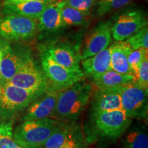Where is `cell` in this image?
Here are the masks:
<instances>
[{
  "instance_id": "31",
  "label": "cell",
  "mask_w": 148,
  "mask_h": 148,
  "mask_svg": "<svg viewBox=\"0 0 148 148\" xmlns=\"http://www.w3.org/2000/svg\"><path fill=\"white\" fill-rule=\"evenodd\" d=\"M53 1V0H4L3 4H8V3H14L18 2H23V1Z\"/></svg>"
},
{
  "instance_id": "18",
  "label": "cell",
  "mask_w": 148,
  "mask_h": 148,
  "mask_svg": "<svg viewBox=\"0 0 148 148\" xmlns=\"http://www.w3.org/2000/svg\"><path fill=\"white\" fill-rule=\"evenodd\" d=\"M80 62L84 76L90 78L110 70V45L96 54L81 60Z\"/></svg>"
},
{
  "instance_id": "6",
  "label": "cell",
  "mask_w": 148,
  "mask_h": 148,
  "mask_svg": "<svg viewBox=\"0 0 148 148\" xmlns=\"http://www.w3.org/2000/svg\"><path fill=\"white\" fill-rule=\"evenodd\" d=\"M95 132L103 137L116 139L122 136L132 123L123 109L92 114Z\"/></svg>"
},
{
  "instance_id": "23",
  "label": "cell",
  "mask_w": 148,
  "mask_h": 148,
  "mask_svg": "<svg viewBox=\"0 0 148 148\" xmlns=\"http://www.w3.org/2000/svg\"><path fill=\"white\" fill-rule=\"evenodd\" d=\"M13 121H0V148H24L13 139Z\"/></svg>"
},
{
  "instance_id": "13",
  "label": "cell",
  "mask_w": 148,
  "mask_h": 148,
  "mask_svg": "<svg viewBox=\"0 0 148 148\" xmlns=\"http://www.w3.org/2000/svg\"><path fill=\"white\" fill-rule=\"evenodd\" d=\"M46 51L56 62L69 71L83 72L79 65L81 61L80 55L70 45L57 44L51 45Z\"/></svg>"
},
{
  "instance_id": "25",
  "label": "cell",
  "mask_w": 148,
  "mask_h": 148,
  "mask_svg": "<svg viewBox=\"0 0 148 148\" xmlns=\"http://www.w3.org/2000/svg\"><path fill=\"white\" fill-rule=\"evenodd\" d=\"M125 41L132 49H144L148 50V28L145 26L127 38Z\"/></svg>"
},
{
  "instance_id": "5",
  "label": "cell",
  "mask_w": 148,
  "mask_h": 148,
  "mask_svg": "<svg viewBox=\"0 0 148 148\" xmlns=\"http://www.w3.org/2000/svg\"><path fill=\"white\" fill-rule=\"evenodd\" d=\"M38 32L37 19L16 14L0 16V36L9 42L30 39Z\"/></svg>"
},
{
  "instance_id": "26",
  "label": "cell",
  "mask_w": 148,
  "mask_h": 148,
  "mask_svg": "<svg viewBox=\"0 0 148 148\" xmlns=\"http://www.w3.org/2000/svg\"><path fill=\"white\" fill-rule=\"evenodd\" d=\"M147 49H132L127 57V61L130 67L134 72V75L136 74L137 69L141 62L145 59L147 56Z\"/></svg>"
},
{
  "instance_id": "19",
  "label": "cell",
  "mask_w": 148,
  "mask_h": 148,
  "mask_svg": "<svg viewBox=\"0 0 148 148\" xmlns=\"http://www.w3.org/2000/svg\"><path fill=\"white\" fill-rule=\"evenodd\" d=\"M110 69L120 73L134 75L127 61V57L132 49L126 41H115L110 45Z\"/></svg>"
},
{
  "instance_id": "28",
  "label": "cell",
  "mask_w": 148,
  "mask_h": 148,
  "mask_svg": "<svg viewBox=\"0 0 148 148\" xmlns=\"http://www.w3.org/2000/svg\"><path fill=\"white\" fill-rule=\"evenodd\" d=\"M64 3L83 12H89L97 0H62Z\"/></svg>"
},
{
  "instance_id": "29",
  "label": "cell",
  "mask_w": 148,
  "mask_h": 148,
  "mask_svg": "<svg viewBox=\"0 0 148 148\" xmlns=\"http://www.w3.org/2000/svg\"><path fill=\"white\" fill-rule=\"evenodd\" d=\"M59 148H79V144L71 135L69 139L65 142V143Z\"/></svg>"
},
{
  "instance_id": "21",
  "label": "cell",
  "mask_w": 148,
  "mask_h": 148,
  "mask_svg": "<svg viewBox=\"0 0 148 148\" xmlns=\"http://www.w3.org/2000/svg\"><path fill=\"white\" fill-rule=\"evenodd\" d=\"M89 12H83L64 3L61 9V17L64 26L81 25L86 23L89 16Z\"/></svg>"
},
{
  "instance_id": "2",
  "label": "cell",
  "mask_w": 148,
  "mask_h": 148,
  "mask_svg": "<svg viewBox=\"0 0 148 148\" xmlns=\"http://www.w3.org/2000/svg\"><path fill=\"white\" fill-rule=\"evenodd\" d=\"M45 90H33L20 88L7 82L1 86L0 121H14Z\"/></svg>"
},
{
  "instance_id": "17",
  "label": "cell",
  "mask_w": 148,
  "mask_h": 148,
  "mask_svg": "<svg viewBox=\"0 0 148 148\" xmlns=\"http://www.w3.org/2000/svg\"><path fill=\"white\" fill-rule=\"evenodd\" d=\"M52 1H23L14 3L3 4L1 6V15L16 14L26 17L38 19L47 6Z\"/></svg>"
},
{
  "instance_id": "27",
  "label": "cell",
  "mask_w": 148,
  "mask_h": 148,
  "mask_svg": "<svg viewBox=\"0 0 148 148\" xmlns=\"http://www.w3.org/2000/svg\"><path fill=\"white\" fill-rule=\"evenodd\" d=\"M136 83L142 88L148 90V57L144 59L135 74Z\"/></svg>"
},
{
  "instance_id": "11",
  "label": "cell",
  "mask_w": 148,
  "mask_h": 148,
  "mask_svg": "<svg viewBox=\"0 0 148 148\" xmlns=\"http://www.w3.org/2000/svg\"><path fill=\"white\" fill-rule=\"evenodd\" d=\"M110 27V22H102L86 36L80 54L81 60L96 54L110 45L112 42Z\"/></svg>"
},
{
  "instance_id": "7",
  "label": "cell",
  "mask_w": 148,
  "mask_h": 148,
  "mask_svg": "<svg viewBox=\"0 0 148 148\" xmlns=\"http://www.w3.org/2000/svg\"><path fill=\"white\" fill-rule=\"evenodd\" d=\"M147 92L137 83L123 86L120 90L121 107L130 119H145L147 116Z\"/></svg>"
},
{
  "instance_id": "22",
  "label": "cell",
  "mask_w": 148,
  "mask_h": 148,
  "mask_svg": "<svg viewBox=\"0 0 148 148\" xmlns=\"http://www.w3.org/2000/svg\"><path fill=\"white\" fill-rule=\"evenodd\" d=\"M123 148H148L147 133L140 127L130 130L123 141Z\"/></svg>"
},
{
  "instance_id": "12",
  "label": "cell",
  "mask_w": 148,
  "mask_h": 148,
  "mask_svg": "<svg viewBox=\"0 0 148 148\" xmlns=\"http://www.w3.org/2000/svg\"><path fill=\"white\" fill-rule=\"evenodd\" d=\"M59 92L56 90H46L26 108L22 121L41 119L53 116Z\"/></svg>"
},
{
  "instance_id": "14",
  "label": "cell",
  "mask_w": 148,
  "mask_h": 148,
  "mask_svg": "<svg viewBox=\"0 0 148 148\" xmlns=\"http://www.w3.org/2000/svg\"><path fill=\"white\" fill-rule=\"evenodd\" d=\"M122 88V87H121ZM116 89H96L92 95V114L122 109L120 90Z\"/></svg>"
},
{
  "instance_id": "8",
  "label": "cell",
  "mask_w": 148,
  "mask_h": 148,
  "mask_svg": "<svg viewBox=\"0 0 148 148\" xmlns=\"http://www.w3.org/2000/svg\"><path fill=\"white\" fill-rule=\"evenodd\" d=\"M8 83L27 90H46L47 88L45 75L37 66L32 56L27 58Z\"/></svg>"
},
{
  "instance_id": "30",
  "label": "cell",
  "mask_w": 148,
  "mask_h": 148,
  "mask_svg": "<svg viewBox=\"0 0 148 148\" xmlns=\"http://www.w3.org/2000/svg\"><path fill=\"white\" fill-rule=\"evenodd\" d=\"M10 42L0 36V62H1L3 53H4L6 48L10 45Z\"/></svg>"
},
{
  "instance_id": "32",
  "label": "cell",
  "mask_w": 148,
  "mask_h": 148,
  "mask_svg": "<svg viewBox=\"0 0 148 148\" xmlns=\"http://www.w3.org/2000/svg\"><path fill=\"white\" fill-rule=\"evenodd\" d=\"M0 94H1V85H0Z\"/></svg>"
},
{
  "instance_id": "20",
  "label": "cell",
  "mask_w": 148,
  "mask_h": 148,
  "mask_svg": "<svg viewBox=\"0 0 148 148\" xmlns=\"http://www.w3.org/2000/svg\"><path fill=\"white\" fill-rule=\"evenodd\" d=\"M71 136L70 126L60 123L39 148H59L65 143Z\"/></svg>"
},
{
  "instance_id": "10",
  "label": "cell",
  "mask_w": 148,
  "mask_h": 148,
  "mask_svg": "<svg viewBox=\"0 0 148 148\" xmlns=\"http://www.w3.org/2000/svg\"><path fill=\"white\" fill-rule=\"evenodd\" d=\"M30 56L29 49L16 46L13 47L10 44L0 62V85L8 82Z\"/></svg>"
},
{
  "instance_id": "9",
  "label": "cell",
  "mask_w": 148,
  "mask_h": 148,
  "mask_svg": "<svg viewBox=\"0 0 148 148\" xmlns=\"http://www.w3.org/2000/svg\"><path fill=\"white\" fill-rule=\"evenodd\" d=\"M145 26H147V21L141 11L127 12L111 25V34L115 41H123Z\"/></svg>"
},
{
  "instance_id": "16",
  "label": "cell",
  "mask_w": 148,
  "mask_h": 148,
  "mask_svg": "<svg viewBox=\"0 0 148 148\" xmlns=\"http://www.w3.org/2000/svg\"><path fill=\"white\" fill-rule=\"evenodd\" d=\"M63 5L62 0H53L47 5L37 19L38 31L53 32L64 27L61 17V9Z\"/></svg>"
},
{
  "instance_id": "15",
  "label": "cell",
  "mask_w": 148,
  "mask_h": 148,
  "mask_svg": "<svg viewBox=\"0 0 148 148\" xmlns=\"http://www.w3.org/2000/svg\"><path fill=\"white\" fill-rule=\"evenodd\" d=\"M90 78L93 87L101 90L116 89L136 82L135 75L120 73L112 69Z\"/></svg>"
},
{
  "instance_id": "3",
  "label": "cell",
  "mask_w": 148,
  "mask_h": 148,
  "mask_svg": "<svg viewBox=\"0 0 148 148\" xmlns=\"http://www.w3.org/2000/svg\"><path fill=\"white\" fill-rule=\"evenodd\" d=\"M60 123L51 118L22 121L13 130V139L24 148H39Z\"/></svg>"
},
{
  "instance_id": "1",
  "label": "cell",
  "mask_w": 148,
  "mask_h": 148,
  "mask_svg": "<svg viewBox=\"0 0 148 148\" xmlns=\"http://www.w3.org/2000/svg\"><path fill=\"white\" fill-rule=\"evenodd\" d=\"M94 87L83 79L60 91L57 98L53 116L61 121L75 119L90 100Z\"/></svg>"
},
{
  "instance_id": "24",
  "label": "cell",
  "mask_w": 148,
  "mask_h": 148,
  "mask_svg": "<svg viewBox=\"0 0 148 148\" xmlns=\"http://www.w3.org/2000/svg\"><path fill=\"white\" fill-rule=\"evenodd\" d=\"M132 1V0H99L97 3V14L103 16L112 11L123 8Z\"/></svg>"
},
{
  "instance_id": "4",
  "label": "cell",
  "mask_w": 148,
  "mask_h": 148,
  "mask_svg": "<svg viewBox=\"0 0 148 148\" xmlns=\"http://www.w3.org/2000/svg\"><path fill=\"white\" fill-rule=\"evenodd\" d=\"M41 66L47 80V89L49 90L60 92L84 77L83 72L69 71L56 62L47 51H44L41 56Z\"/></svg>"
}]
</instances>
